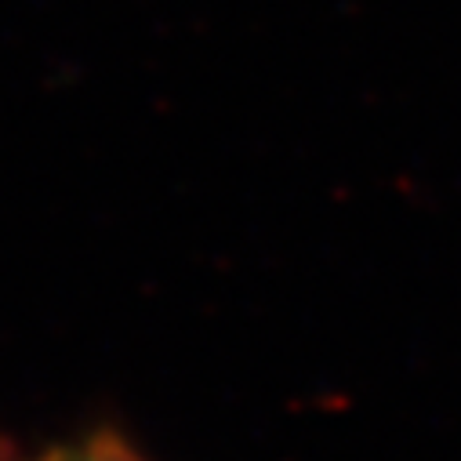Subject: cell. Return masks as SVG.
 Here are the masks:
<instances>
[{
	"label": "cell",
	"mask_w": 461,
	"mask_h": 461,
	"mask_svg": "<svg viewBox=\"0 0 461 461\" xmlns=\"http://www.w3.org/2000/svg\"><path fill=\"white\" fill-rule=\"evenodd\" d=\"M0 461H23V457H19V454H15L8 443H0Z\"/></svg>",
	"instance_id": "obj_2"
},
{
	"label": "cell",
	"mask_w": 461,
	"mask_h": 461,
	"mask_svg": "<svg viewBox=\"0 0 461 461\" xmlns=\"http://www.w3.org/2000/svg\"><path fill=\"white\" fill-rule=\"evenodd\" d=\"M44 461H146L131 443H124L113 432H91L84 439L55 447Z\"/></svg>",
	"instance_id": "obj_1"
}]
</instances>
